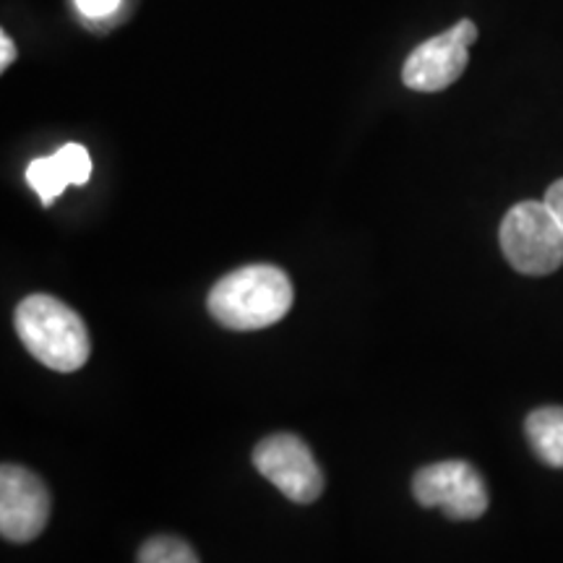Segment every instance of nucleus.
Returning a JSON list of instances; mask_svg holds the SVG:
<instances>
[{
    "instance_id": "1",
    "label": "nucleus",
    "mask_w": 563,
    "mask_h": 563,
    "mask_svg": "<svg viewBox=\"0 0 563 563\" xmlns=\"http://www.w3.org/2000/svg\"><path fill=\"white\" fill-rule=\"evenodd\" d=\"M209 313L235 332H256L277 323L292 308V285L287 274L269 264H253L230 272L211 287Z\"/></svg>"
},
{
    "instance_id": "2",
    "label": "nucleus",
    "mask_w": 563,
    "mask_h": 563,
    "mask_svg": "<svg viewBox=\"0 0 563 563\" xmlns=\"http://www.w3.org/2000/svg\"><path fill=\"white\" fill-rule=\"evenodd\" d=\"M16 334L34 361L58 373L84 368L91 355L87 323L53 295H30L16 308Z\"/></svg>"
},
{
    "instance_id": "3",
    "label": "nucleus",
    "mask_w": 563,
    "mask_h": 563,
    "mask_svg": "<svg viewBox=\"0 0 563 563\" xmlns=\"http://www.w3.org/2000/svg\"><path fill=\"white\" fill-rule=\"evenodd\" d=\"M498 241L506 262L527 277H545L563 264V224L545 201H522L506 211Z\"/></svg>"
},
{
    "instance_id": "4",
    "label": "nucleus",
    "mask_w": 563,
    "mask_h": 563,
    "mask_svg": "<svg viewBox=\"0 0 563 563\" xmlns=\"http://www.w3.org/2000/svg\"><path fill=\"white\" fill-rule=\"evenodd\" d=\"M415 501L426 509H441L449 519L470 522L488 511V488L470 462L449 460L428 464L412 477Z\"/></svg>"
},
{
    "instance_id": "5",
    "label": "nucleus",
    "mask_w": 563,
    "mask_h": 563,
    "mask_svg": "<svg viewBox=\"0 0 563 563\" xmlns=\"http://www.w3.org/2000/svg\"><path fill=\"white\" fill-rule=\"evenodd\" d=\"M253 464L266 481L295 504H313L323 490V473L308 443L292 433L264 439L253 452Z\"/></svg>"
},
{
    "instance_id": "6",
    "label": "nucleus",
    "mask_w": 563,
    "mask_h": 563,
    "mask_svg": "<svg viewBox=\"0 0 563 563\" xmlns=\"http://www.w3.org/2000/svg\"><path fill=\"white\" fill-rule=\"evenodd\" d=\"M477 40L475 21L460 24L439 37L426 40L405 60L402 81L415 91H441L460 79L470 63V45Z\"/></svg>"
},
{
    "instance_id": "7",
    "label": "nucleus",
    "mask_w": 563,
    "mask_h": 563,
    "mask_svg": "<svg viewBox=\"0 0 563 563\" xmlns=\"http://www.w3.org/2000/svg\"><path fill=\"white\" fill-rule=\"evenodd\" d=\"M51 490L32 470L3 464L0 470V532L9 543H32L51 519Z\"/></svg>"
},
{
    "instance_id": "8",
    "label": "nucleus",
    "mask_w": 563,
    "mask_h": 563,
    "mask_svg": "<svg viewBox=\"0 0 563 563\" xmlns=\"http://www.w3.org/2000/svg\"><path fill=\"white\" fill-rule=\"evenodd\" d=\"M91 178V157L81 144H66L51 157L34 159L26 167V183L40 196L42 207H53L68 186H84Z\"/></svg>"
},
{
    "instance_id": "9",
    "label": "nucleus",
    "mask_w": 563,
    "mask_h": 563,
    "mask_svg": "<svg viewBox=\"0 0 563 563\" xmlns=\"http://www.w3.org/2000/svg\"><path fill=\"white\" fill-rule=\"evenodd\" d=\"M525 431L538 460L563 470V407H540L530 412Z\"/></svg>"
},
{
    "instance_id": "10",
    "label": "nucleus",
    "mask_w": 563,
    "mask_h": 563,
    "mask_svg": "<svg viewBox=\"0 0 563 563\" xmlns=\"http://www.w3.org/2000/svg\"><path fill=\"white\" fill-rule=\"evenodd\" d=\"M139 563H201L199 555L186 540L173 534H157L146 540L139 551Z\"/></svg>"
},
{
    "instance_id": "11",
    "label": "nucleus",
    "mask_w": 563,
    "mask_h": 563,
    "mask_svg": "<svg viewBox=\"0 0 563 563\" xmlns=\"http://www.w3.org/2000/svg\"><path fill=\"white\" fill-rule=\"evenodd\" d=\"M121 5V0H76V9H79L87 19H104Z\"/></svg>"
},
{
    "instance_id": "12",
    "label": "nucleus",
    "mask_w": 563,
    "mask_h": 563,
    "mask_svg": "<svg viewBox=\"0 0 563 563\" xmlns=\"http://www.w3.org/2000/svg\"><path fill=\"white\" fill-rule=\"evenodd\" d=\"M543 201L553 209V214L559 217V222L563 224V178L555 180L553 186L548 188V194H545Z\"/></svg>"
},
{
    "instance_id": "13",
    "label": "nucleus",
    "mask_w": 563,
    "mask_h": 563,
    "mask_svg": "<svg viewBox=\"0 0 563 563\" xmlns=\"http://www.w3.org/2000/svg\"><path fill=\"white\" fill-rule=\"evenodd\" d=\"M0 51H3V55H0V70H5L16 60V47H13V40L9 34H0Z\"/></svg>"
}]
</instances>
